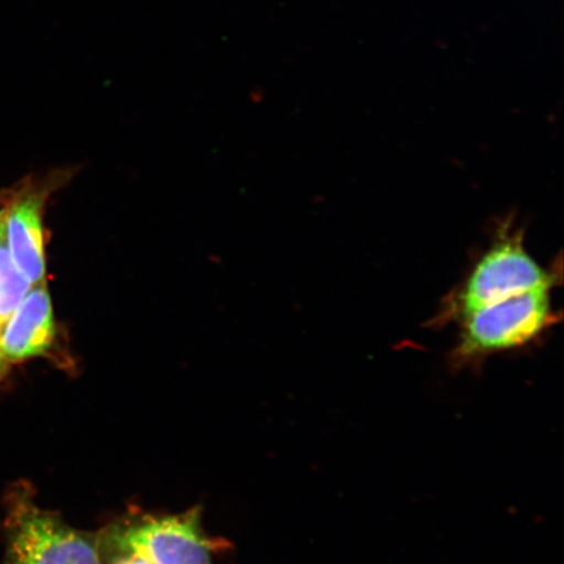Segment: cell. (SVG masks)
Segmentation results:
<instances>
[{
  "label": "cell",
  "instance_id": "1",
  "mask_svg": "<svg viewBox=\"0 0 564 564\" xmlns=\"http://www.w3.org/2000/svg\"><path fill=\"white\" fill-rule=\"evenodd\" d=\"M3 564H102L100 535L68 525L19 484L6 499Z\"/></svg>",
  "mask_w": 564,
  "mask_h": 564
},
{
  "label": "cell",
  "instance_id": "2",
  "mask_svg": "<svg viewBox=\"0 0 564 564\" xmlns=\"http://www.w3.org/2000/svg\"><path fill=\"white\" fill-rule=\"evenodd\" d=\"M554 285L555 273L547 271L528 252L523 231L506 225L471 267L468 276L444 302L441 321L456 322L491 303Z\"/></svg>",
  "mask_w": 564,
  "mask_h": 564
},
{
  "label": "cell",
  "instance_id": "3",
  "mask_svg": "<svg viewBox=\"0 0 564 564\" xmlns=\"http://www.w3.org/2000/svg\"><path fill=\"white\" fill-rule=\"evenodd\" d=\"M553 289H538L491 303L457 319L454 359L458 365L525 347L553 326Z\"/></svg>",
  "mask_w": 564,
  "mask_h": 564
},
{
  "label": "cell",
  "instance_id": "4",
  "mask_svg": "<svg viewBox=\"0 0 564 564\" xmlns=\"http://www.w3.org/2000/svg\"><path fill=\"white\" fill-rule=\"evenodd\" d=\"M199 507L180 514L137 518L109 527L100 535L102 561L135 554L151 564H212L210 540Z\"/></svg>",
  "mask_w": 564,
  "mask_h": 564
},
{
  "label": "cell",
  "instance_id": "5",
  "mask_svg": "<svg viewBox=\"0 0 564 564\" xmlns=\"http://www.w3.org/2000/svg\"><path fill=\"white\" fill-rule=\"evenodd\" d=\"M55 338L51 293L44 282L32 285L0 330V350L9 365L45 356Z\"/></svg>",
  "mask_w": 564,
  "mask_h": 564
},
{
  "label": "cell",
  "instance_id": "6",
  "mask_svg": "<svg viewBox=\"0 0 564 564\" xmlns=\"http://www.w3.org/2000/svg\"><path fill=\"white\" fill-rule=\"evenodd\" d=\"M47 194L44 189H28L6 207L7 243L13 262L32 285L45 281L46 257L44 204Z\"/></svg>",
  "mask_w": 564,
  "mask_h": 564
},
{
  "label": "cell",
  "instance_id": "7",
  "mask_svg": "<svg viewBox=\"0 0 564 564\" xmlns=\"http://www.w3.org/2000/svg\"><path fill=\"white\" fill-rule=\"evenodd\" d=\"M31 288V282L11 257L6 235V210L0 209V330Z\"/></svg>",
  "mask_w": 564,
  "mask_h": 564
},
{
  "label": "cell",
  "instance_id": "8",
  "mask_svg": "<svg viewBox=\"0 0 564 564\" xmlns=\"http://www.w3.org/2000/svg\"><path fill=\"white\" fill-rule=\"evenodd\" d=\"M111 564H151L144 558H141V556L135 554H129V555H122L117 556V558L111 560Z\"/></svg>",
  "mask_w": 564,
  "mask_h": 564
},
{
  "label": "cell",
  "instance_id": "9",
  "mask_svg": "<svg viewBox=\"0 0 564 564\" xmlns=\"http://www.w3.org/2000/svg\"><path fill=\"white\" fill-rule=\"evenodd\" d=\"M9 362L6 361L2 350H0V383H2V380L6 377L7 371H9Z\"/></svg>",
  "mask_w": 564,
  "mask_h": 564
}]
</instances>
